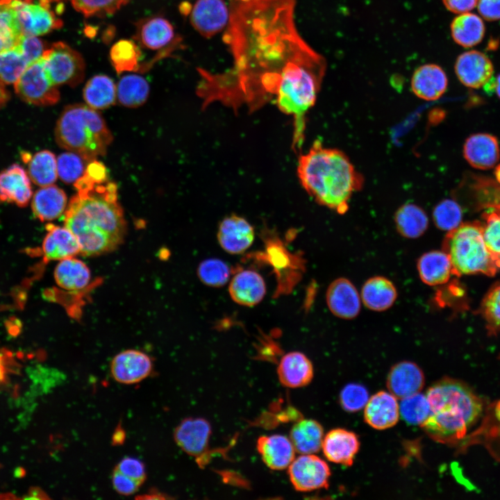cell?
I'll return each mask as SVG.
<instances>
[{
  "label": "cell",
  "instance_id": "obj_1",
  "mask_svg": "<svg viewBox=\"0 0 500 500\" xmlns=\"http://www.w3.org/2000/svg\"><path fill=\"white\" fill-rule=\"evenodd\" d=\"M297 0H229L230 18L223 35L233 65L222 73L198 68L197 92L205 103L259 106L275 98L291 73L326 62L299 34Z\"/></svg>",
  "mask_w": 500,
  "mask_h": 500
},
{
  "label": "cell",
  "instance_id": "obj_2",
  "mask_svg": "<svg viewBox=\"0 0 500 500\" xmlns=\"http://www.w3.org/2000/svg\"><path fill=\"white\" fill-rule=\"evenodd\" d=\"M77 192L64 212L65 226L77 238L81 254L97 256L115 249L126 231L117 185L108 180L105 165L94 160L74 183Z\"/></svg>",
  "mask_w": 500,
  "mask_h": 500
},
{
  "label": "cell",
  "instance_id": "obj_3",
  "mask_svg": "<svg viewBox=\"0 0 500 500\" xmlns=\"http://www.w3.org/2000/svg\"><path fill=\"white\" fill-rule=\"evenodd\" d=\"M297 173L302 187L317 203L339 214L348 210L352 195L364 184V178L343 151L325 147L319 140L300 155Z\"/></svg>",
  "mask_w": 500,
  "mask_h": 500
},
{
  "label": "cell",
  "instance_id": "obj_4",
  "mask_svg": "<svg viewBox=\"0 0 500 500\" xmlns=\"http://www.w3.org/2000/svg\"><path fill=\"white\" fill-rule=\"evenodd\" d=\"M431 413L421 425L433 440L452 443L461 439L483 410L479 397L460 381L444 378L426 392Z\"/></svg>",
  "mask_w": 500,
  "mask_h": 500
},
{
  "label": "cell",
  "instance_id": "obj_5",
  "mask_svg": "<svg viewBox=\"0 0 500 500\" xmlns=\"http://www.w3.org/2000/svg\"><path fill=\"white\" fill-rule=\"evenodd\" d=\"M57 144L87 162L104 156L112 135L101 115L83 103L66 106L55 128Z\"/></svg>",
  "mask_w": 500,
  "mask_h": 500
},
{
  "label": "cell",
  "instance_id": "obj_6",
  "mask_svg": "<svg viewBox=\"0 0 500 500\" xmlns=\"http://www.w3.org/2000/svg\"><path fill=\"white\" fill-rule=\"evenodd\" d=\"M442 250L449 256L454 275L484 274L492 276L500 269V260L489 251L483 237L482 222L461 223L447 232Z\"/></svg>",
  "mask_w": 500,
  "mask_h": 500
},
{
  "label": "cell",
  "instance_id": "obj_7",
  "mask_svg": "<svg viewBox=\"0 0 500 500\" xmlns=\"http://www.w3.org/2000/svg\"><path fill=\"white\" fill-rule=\"evenodd\" d=\"M133 40L141 50L155 52L153 63L172 56L183 48V39L176 33L171 22L161 16L140 20L136 24Z\"/></svg>",
  "mask_w": 500,
  "mask_h": 500
},
{
  "label": "cell",
  "instance_id": "obj_8",
  "mask_svg": "<svg viewBox=\"0 0 500 500\" xmlns=\"http://www.w3.org/2000/svg\"><path fill=\"white\" fill-rule=\"evenodd\" d=\"M42 58L49 80L57 87L62 85L75 87L85 77L83 56L63 42H55L46 49Z\"/></svg>",
  "mask_w": 500,
  "mask_h": 500
},
{
  "label": "cell",
  "instance_id": "obj_9",
  "mask_svg": "<svg viewBox=\"0 0 500 500\" xmlns=\"http://www.w3.org/2000/svg\"><path fill=\"white\" fill-rule=\"evenodd\" d=\"M16 94L24 102L49 106L60 99L58 87L49 80L42 57L30 64L14 84Z\"/></svg>",
  "mask_w": 500,
  "mask_h": 500
},
{
  "label": "cell",
  "instance_id": "obj_10",
  "mask_svg": "<svg viewBox=\"0 0 500 500\" xmlns=\"http://www.w3.org/2000/svg\"><path fill=\"white\" fill-rule=\"evenodd\" d=\"M2 1L14 10L23 35L40 36L62 26V21L51 10L49 0Z\"/></svg>",
  "mask_w": 500,
  "mask_h": 500
},
{
  "label": "cell",
  "instance_id": "obj_11",
  "mask_svg": "<svg viewBox=\"0 0 500 500\" xmlns=\"http://www.w3.org/2000/svg\"><path fill=\"white\" fill-rule=\"evenodd\" d=\"M290 481L295 490L309 492L327 488L331 476L328 464L313 454H302L288 467Z\"/></svg>",
  "mask_w": 500,
  "mask_h": 500
},
{
  "label": "cell",
  "instance_id": "obj_12",
  "mask_svg": "<svg viewBox=\"0 0 500 500\" xmlns=\"http://www.w3.org/2000/svg\"><path fill=\"white\" fill-rule=\"evenodd\" d=\"M229 18V6L224 0H197L190 12L192 27L208 39L226 29Z\"/></svg>",
  "mask_w": 500,
  "mask_h": 500
},
{
  "label": "cell",
  "instance_id": "obj_13",
  "mask_svg": "<svg viewBox=\"0 0 500 500\" xmlns=\"http://www.w3.org/2000/svg\"><path fill=\"white\" fill-rule=\"evenodd\" d=\"M153 369L151 358L136 349H127L117 353L112 360V378L123 384L139 383L150 375Z\"/></svg>",
  "mask_w": 500,
  "mask_h": 500
},
{
  "label": "cell",
  "instance_id": "obj_14",
  "mask_svg": "<svg viewBox=\"0 0 500 500\" xmlns=\"http://www.w3.org/2000/svg\"><path fill=\"white\" fill-rule=\"evenodd\" d=\"M326 301L331 312L343 319H352L360 313V294L353 283L347 278L335 279L328 285Z\"/></svg>",
  "mask_w": 500,
  "mask_h": 500
},
{
  "label": "cell",
  "instance_id": "obj_15",
  "mask_svg": "<svg viewBox=\"0 0 500 500\" xmlns=\"http://www.w3.org/2000/svg\"><path fill=\"white\" fill-rule=\"evenodd\" d=\"M210 434L211 426L207 420L190 417L183 419L177 426L174 438L183 451L200 460L208 451Z\"/></svg>",
  "mask_w": 500,
  "mask_h": 500
},
{
  "label": "cell",
  "instance_id": "obj_16",
  "mask_svg": "<svg viewBox=\"0 0 500 500\" xmlns=\"http://www.w3.org/2000/svg\"><path fill=\"white\" fill-rule=\"evenodd\" d=\"M217 237L224 251L231 254H238L250 247L254 240L255 233L247 220L233 214L224 218L220 222Z\"/></svg>",
  "mask_w": 500,
  "mask_h": 500
},
{
  "label": "cell",
  "instance_id": "obj_17",
  "mask_svg": "<svg viewBox=\"0 0 500 500\" xmlns=\"http://www.w3.org/2000/svg\"><path fill=\"white\" fill-rule=\"evenodd\" d=\"M32 197L31 181L21 165L15 163L0 172V203L24 208Z\"/></svg>",
  "mask_w": 500,
  "mask_h": 500
},
{
  "label": "cell",
  "instance_id": "obj_18",
  "mask_svg": "<svg viewBox=\"0 0 500 500\" xmlns=\"http://www.w3.org/2000/svg\"><path fill=\"white\" fill-rule=\"evenodd\" d=\"M455 72L463 85L471 88H479L492 77L493 65L484 53L469 51L458 57Z\"/></svg>",
  "mask_w": 500,
  "mask_h": 500
},
{
  "label": "cell",
  "instance_id": "obj_19",
  "mask_svg": "<svg viewBox=\"0 0 500 500\" xmlns=\"http://www.w3.org/2000/svg\"><path fill=\"white\" fill-rule=\"evenodd\" d=\"M463 156L467 162L476 169H491L497 165L500 158L498 140L489 133L472 134L464 143Z\"/></svg>",
  "mask_w": 500,
  "mask_h": 500
},
{
  "label": "cell",
  "instance_id": "obj_20",
  "mask_svg": "<svg viewBox=\"0 0 500 500\" xmlns=\"http://www.w3.org/2000/svg\"><path fill=\"white\" fill-rule=\"evenodd\" d=\"M425 383L424 375L420 367L413 362L402 361L395 364L390 370L387 387L397 399L420 392Z\"/></svg>",
  "mask_w": 500,
  "mask_h": 500
},
{
  "label": "cell",
  "instance_id": "obj_21",
  "mask_svg": "<svg viewBox=\"0 0 500 500\" xmlns=\"http://www.w3.org/2000/svg\"><path fill=\"white\" fill-rule=\"evenodd\" d=\"M322 448L329 461L350 467L359 450L360 442L353 432L335 428L324 437Z\"/></svg>",
  "mask_w": 500,
  "mask_h": 500
},
{
  "label": "cell",
  "instance_id": "obj_22",
  "mask_svg": "<svg viewBox=\"0 0 500 500\" xmlns=\"http://www.w3.org/2000/svg\"><path fill=\"white\" fill-rule=\"evenodd\" d=\"M448 85L444 71L438 65L419 66L411 78V90L415 96L426 101H435L445 92Z\"/></svg>",
  "mask_w": 500,
  "mask_h": 500
},
{
  "label": "cell",
  "instance_id": "obj_23",
  "mask_svg": "<svg viewBox=\"0 0 500 500\" xmlns=\"http://www.w3.org/2000/svg\"><path fill=\"white\" fill-rule=\"evenodd\" d=\"M399 416V405L397 397L385 391H380L369 398L365 406V422L377 430L394 426Z\"/></svg>",
  "mask_w": 500,
  "mask_h": 500
},
{
  "label": "cell",
  "instance_id": "obj_24",
  "mask_svg": "<svg viewBox=\"0 0 500 500\" xmlns=\"http://www.w3.org/2000/svg\"><path fill=\"white\" fill-rule=\"evenodd\" d=\"M46 228L41 249L44 261L61 260L81 253L77 238L66 226L48 224Z\"/></svg>",
  "mask_w": 500,
  "mask_h": 500
},
{
  "label": "cell",
  "instance_id": "obj_25",
  "mask_svg": "<svg viewBox=\"0 0 500 500\" xmlns=\"http://www.w3.org/2000/svg\"><path fill=\"white\" fill-rule=\"evenodd\" d=\"M228 292L232 299L244 306L259 303L266 294V285L258 272L245 269L238 272L231 279Z\"/></svg>",
  "mask_w": 500,
  "mask_h": 500
},
{
  "label": "cell",
  "instance_id": "obj_26",
  "mask_svg": "<svg viewBox=\"0 0 500 500\" xmlns=\"http://www.w3.org/2000/svg\"><path fill=\"white\" fill-rule=\"evenodd\" d=\"M256 448L264 463L270 469L288 468L295 458V449L290 438L279 434L260 436Z\"/></svg>",
  "mask_w": 500,
  "mask_h": 500
},
{
  "label": "cell",
  "instance_id": "obj_27",
  "mask_svg": "<svg viewBox=\"0 0 500 500\" xmlns=\"http://www.w3.org/2000/svg\"><path fill=\"white\" fill-rule=\"evenodd\" d=\"M277 374L281 383L290 388L307 385L313 377V366L309 358L301 352L291 351L279 361Z\"/></svg>",
  "mask_w": 500,
  "mask_h": 500
},
{
  "label": "cell",
  "instance_id": "obj_28",
  "mask_svg": "<svg viewBox=\"0 0 500 500\" xmlns=\"http://www.w3.org/2000/svg\"><path fill=\"white\" fill-rule=\"evenodd\" d=\"M31 201L34 216L42 222L58 218L67 206L66 194L55 185L41 187L33 194Z\"/></svg>",
  "mask_w": 500,
  "mask_h": 500
},
{
  "label": "cell",
  "instance_id": "obj_29",
  "mask_svg": "<svg viewBox=\"0 0 500 500\" xmlns=\"http://www.w3.org/2000/svg\"><path fill=\"white\" fill-rule=\"evenodd\" d=\"M361 301L370 310L382 312L390 308L397 300L398 292L394 283L386 277L376 276L362 285Z\"/></svg>",
  "mask_w": 500,
  "mask_h": 500
},
{
  "label": "cell",
  "instance_id": "obj_30",
  "mask_svg": "<svg viewBox=\"0 0 500 500\" xmlns=\"http://www.w3.org/2000/svg\"><path fill=\"white\" fill-rule=\"evenodd\" d=\"M417 269L421 281L431 286L444 284L454 275L450 259L443 250L423 253L417 260Z\"/></svg>",
  "mask_w": 500,
  "mask_h": 500
},
{
  "label": "cell",
  "instance_id": "obj_31",
  "mask_svg": "<svg viewBox=\"0 0 500 500\" xmlns=\"http://www.w3.org/2000/svg\"><path fill=\"white\" fill-rule=\"evenodd\" d=\"M54 278L60 288L78 292L89 285L91 273L83 261L72 257L60 260L54 271Z\"/></svg>",
  "mask_w": 500,
  "mask_h": 500
},
{
  "label": "cell",
  "instance_id": "obj_32",
  "mask_svg": "<svg viewBox=\"0 0 500 500\" xmlns=\"http://www.w3.org/2000/svg\"><path fill=\"white\" fill-rule=\"evenodd\" d=\"M22 160L27 164V173L34 184L44 187L53 185L57 179V159L49 150H42L33 155L23 152Z\"/></svg>",
  "mask_w": 500,
  "mask_h": 500
},
{
  "label": "cell",
  "instance_id": "obj_33",
  "mask_svg": "<svg viewBox=\"0 0 500 500\" xmlns=\"http://www.w3.org/2000/svg\"><path fill=\"white\" fill-rule=\"evenodd\" d=\"M324 429L313 419H301L292 427L290 440L295 451L301 454H313L322 446Z\"/></svg>",
  "mask_w": 500,
  "mask_h": 500
},
{
  "label": "cell",
  "instance_id": "obj_34",
  "mask_svg": "<svg viewBox=\"0 0 500 500\" xmlns=\"http://www.w3.org/2000/svg\"><path fill=\"white\" fill-rule=\"evenodd\" d=\"M428 223L424 210L415 203L402 205L394 214L397 231L402 237L408 239L421 237L426 231Z\"/></svg>",
  "mask_w": 500,
  "mask_h": 500
},
{
  "label": "cell",
  "instance_id": "obj_35",
  "mask_svg": "<svg viewBox=\"0 0 500 500\" xmlns=\"http://www.w3.org/2000/svg\"><path fill=\"white\" fill-rule=\"evenodd\" d=\"M83 97L90 108L95 110L105 109L115 103L117 86L108 76L95 75L86 83Z\"/></svg>",
  "mask_w": 500,
  "mask_h": 500
},
{
  "label": "cell",
  "instance_id": "obj_36",
  "mask_svg": "<svg viewBox=\"0 0 500 500\" xmlns=\"http://www.w3.org/2000/svg\"><path fill=\"white\" fill-rule=\"evenodd\" d=\"M142 59V51L133 40H120L112 46L110 51L111 65L118 74L140 72Z\"/></svg>",
  "mask_w": 500,
  "mask_h": 500
},
{
  "label": "cell",
  "instance_id": "obj_37",
  "mask_svg": "<svg viewBox=\"0 0 500 500\" xmlns=\"http://www.w3.org/2000/svg\"><path fill=\"white\" fill-rule=\"evenodd\" d=\"M451 33L457 44L465 47H470L482 40L485 33V26L479 17L466 12L452 21Z\"/></svg>",
  "mask_w": 500,
  "mask_h": 500
},
{
  "label": "cell",
  "instance_id": "obj_38",
  "mask_svg": "<svg viewBox=\"0 0 500 500\" xmlns=\"http://www.w3.org/2000/svg\"><path fill=\"white\" fill-rule=\"evenodd\" d=\"M148 82L137 74H127L117 85V99L122 106L135 108L144 104L149 94Z\"/></svg>",
  "mask_w": 500,
  "mask_h": 500
},
{
  "label": "cell",
  "instance_id": "obj_39",
  "mask_svg": "<svg viewBox=\"0 0 500 500\" xmlns=\"http://www.w3.org/2000/svg\"><path fill=\"white\" fill-rule=\"evenodd\" d=\"M22 35L14 10L0 0V53L15 47Z\"/></svg>",
  "mask_w": 500,
  "mask_h": 500
},
{
  "label": "cell",
  "instance_id": "obj_40",
  "mask_svg": "<svg viewBox=\"0 0 500 500\" xmlns=\"http://www.w3.org/2000/svg\"><path fill=\"white\" fill-rule=\"evenodd\" d=\"M28 65L17 45L0 53V82L6 85L15 84Z\"/></svg>",
  "mask_w": 500,
  "mask_h": 500
},
{
  "label": "cell",
  "instance_id": "obj_41",
  "mask_svg": "<svg viewBox=\"0 0 500 500\" xmlns=\"http://www.w3.org/2000/svg\"><path fill=\"white\" fill-rule=\"evenodd\" d=\"M399 413L406 423L421 426L431 413L426 396L418 392L402 399L399 404Z\"/></svg>",
  "mask_w": 500,
  "mask_h": 500
},
{
  "label": "cell",
  "instance_id": "obj_42",
  "mask_svg": "<svg viewBox=\"0 0 500 500\" xmlns=\"http://www.w3.org/2000/svg\"><path fill=\"white\" fill-rule=\"evenodd\" d=\"M479 313L489 333L494 335L500 333V281L495 283L485 294Z\"/></svg>",
  "mask_w": 500,
  "mask_h": 500
},
{
  "label": "cell",
  "instance_id": "obj_43",
  "mask_svg": "<svg viewBox=\"0 0 500 500\" xmlns=\"http://www.w3.org/2000/svg\"><path fill=\"white\" fill-rule=\"evenodd\" d=\"M432 217L437 228L449 232L462 223V211L457 201L446 199L434 207Z\"/></svg>",
  "mask_w": 500,
  "mask_h": 500
},
{
  "label": "cell",
  "instance_id": "obj_44",
  "mask_svg": "<svg viewBox=\"0 0 500 500\" xmlns=\"http://www.w3.org/2000/svg\"><path fill=\"white\" fill-rule=\"evenodd\" d=\"M197 274L202 283L211 287L224 285L231 276L228 265L217 258L202 261L198 267Z\"/></svg>",
  "mask_w": 500,
  "mask_h": 500
},
{
  "label": "cell",
  "instance_id": "obj_45",
  "mask_svg": "<svg viewBox=\"0 0 500 500\" xmlns=\"http://www.w3.org/2000/svg\"><path fill=\"white\" fill-rule=\"evenodd\" d=\"M85 162L82 156L72 151L60 154L57 158L58 176L66 184L74 183L84 174Z\"/></svg>",
  "mask_w": 500,
  "mask_h": 500
},
{
  "label": "cell",
  "instance_id": "obj_46",
  "mask_svg": "<svg viewBox=\"0 0 500 500\" xmlns=\"http://www.w3.org/2000/svg\"><path fill=\"white\" fill-rule=\"evenodd\" d=\"M130 0H70L74 8L85 17L112 15Z\"/></svg>",
  "mask_w": 500,
  "mask_h": 500
},
{
  "label": "cell",
  "instance_id": "obj_47",
  "mask_svg": "<svg viewBox=\"0 0 500 500\" xmlns=\"http://www.w3.org/2000/svg\"><path fill=\"white\" fill-rule=\"evenodd\" d=\"M482 232L485 243L491 253L500 260V210L483 214Z\"/></svg>",
  "mask_w": 500,
  "mask_h": 500
},
{
  "label": "cell",
  "instance_id": "obj_48",
  "mask_svg": "<svg viewBox=\"0 0 500 500\" xmlns=\"http://www.w3.org/2000/svg\"><path fill=\"white\" fill-rule=\"evenodd\" d=\"M367 390L362 385H347L340 394V403L348 412H357L365 408L369 400Z\"/></svg>",
  "mask_w": 500,
  "mask_h": 500
},
{
  "label": "cell",
  "instance_id": "obj_49",
  "mask_svg": "<svg viewBox=\"0 0 500 500\" xmlns=\"http://www.w3.org/2000/svg\"><path fill=\"white\" fill-rule=\"evenodd\" d=\"M115 469L134 480L140 485H142L146 479L144 464L140 460L135 458H124L118 462Z\"/></svg>",
  "mask_w": 500,
  "mask_h": 500
},
{
  "label": "cell",
  "instance_id": "obj_50",
  "mask_svg": "<svg viewBox=\"0 0 500 500\" xmlns=\"http://www.w3.org/2000/svg\"><path fill=\"white\" fill-rule=\"evenodd\" d=\"M17 46L20 49L28 64L39 60L46 50L44 43L38 36L23 35Z\"/></svg>",
  "mask_w": 500,
  "mask_h": 500
},
{
  "label": "cell",
  "instance_id": "obj_51",
  "mask_svg": "<svg viewBox=\"0 0 500 500\" xmlns=\"http://www.w3.org/2000/svg\"><path fill=\"white\" fill-rule=\"evenodd\" d=\"M112 484L117 492L122 495H131L135 493L141 485L115 469L112 474Z\"/></svg>",
  "mask_w": 500,
  "mask_h": 500
},
{
  "label": "cell",
  "instance_id": "obj_52",
  "mask_svg": "<svg viewBox=\"0 0 500 500\" xmlns=\"http://www.w3.org/2000/svg\"><path fill=\"white\" fill-rule=\"evenodd\" d=\"M478 10L488 21L500 19V0H478Z\"/></svg>",
  "mask_w": 500,
  "mask_h": 500
},
{
  "label": "cell",
  "instance_id": "obj_53",
  "mask_svg": "<svg viewBox=\"0 0 500 500\" xmlns=\"http://www.w3.org/2000/svg\"><path fill=\"white\" fill-rule=\"evenodd\" d=\"M478 0H442L444 6L454 13H463L472 10Z\"/></svg>",
  "mask_w": 500,
  "mask_h": 500
},
{
  "label": "cell",
  "instance_id": "obj_54",
  "mask_svg": "<svg viewBox=\"0 0 500 500\" xmlns=\"http://www.w3.org/2000/svg\"><path fill=\"white\" fill-rule=\"evenodd\" d=\"M485 90L488 93L494 92L500 99V74L490 80L484 85Z\"/></svg>",
  "mask_w": 500,
  "mask_h": 500
},
{
  "label": "cell",
  "instance_id": "obj_55",
  "mask_svg": "<svg viewBox=\"0 0 500 500\" xmlns=\"http://www.w3.org/2000/svg\"><path fill=\"white\" fill-rule=\"evenodd\" d=\"M10 94L6 89V85L0 82V108L6 105L8 101L10 100Z\"/></svg>",
  "mask_w": 500,
  "mask_h": 500
},
{
  "label": "cell",
  "instance_id": "obj_56",
  "mask_svg": "<svg viewBox=\"0 0 500 500\" xmlns=\"http://www.w3.org/2000/svg\"><path fill=\"white\" fill-rule=\"evenodd\" d=\"M138 498L141 499H165L167 497L165 496V494L154 490L151 491L144 495L138 496Z\"/></svg>",
  "mask_w": 500,
  "mask_h": 500
},
{
  "label": "cell",
  "instance_id": "obj_57",
  "mask_svg": "<svg viewBox=\"0 0 500 500\" xmlns=\"http://www.w3.org/2000/svg\"><path fill=\"white\" fill-rule=\"evenodd\" d=\"M29 494L31 497L29 499H49V497L44 494V492L39 488H33L30 490Z\"/></svg>",
  "mask_w": 500,
  "mask_h": 500
},
{
  "label": "cell",
  "instance_id": "obj_58",
  "mask_svg": "<svg viewBox=\"0 0 500 500\" xmlns=\"http://www.w3.org/2000/svg\"><path fill=\"white\" fill-rule=\"evenodd\" d=\"M25 475V470L22 467H17L15 471V476L17 478H22Z\"/></svg>",
  "mask_w": 500,
  "mask_h": 500
},
{
  "label": "cell",
  "instance_id": "obj_59",
  "mask_svg": "<svg viewBox=\"0 0 500 500\" xmlns=\"http://www.w3.org/2000/svg\"><path fill=\"white\" fill-rule=\"evenodd\" d=\"M494 178L497 183L500 184V164L495 166Z\"/></svg>",
  "mask_w": 500,
  "mask_h": 500
},
{
  "label": "cell",
  "instance_id": "obj_60",
  "mask_svg": "<svg viewBox=\"0 0 500 500\" xmlns=\"http://www.w3.org/2000/svg\"><path fill=\"white\" fill-rule=\"evenodd\" d=\"M49 1L51 3V2L57 1H60V0H49Z\"/></svg>",
  "mask_w": 500,
  "mask_h": 500
}]
</instances>
